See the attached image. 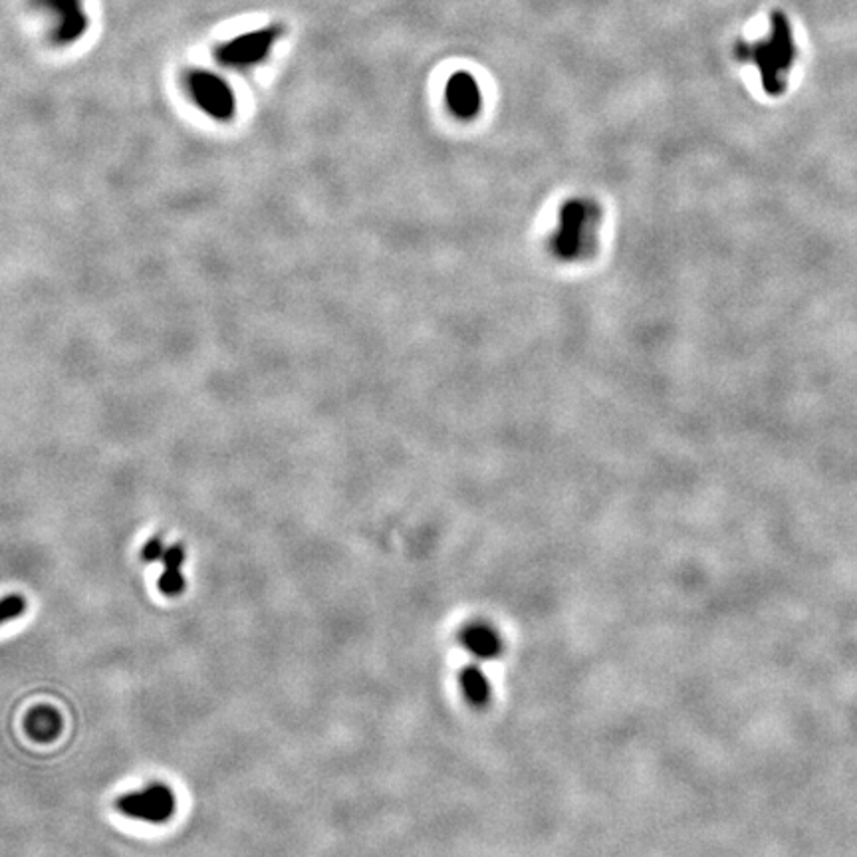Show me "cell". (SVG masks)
<instances>
[{"mask_svg":"<svg viewBox=\"0 0 857 857\" xmlns=\"http://www.w3.org/2000/svg\"><path fill=\"white\" fill-rule=\"evenodd\" d=\"M736 54L740 60L752 62L758 68L766 94L780 96L786 90V78L798 54L788 18L782 12H774L766 38L758 42H740Z\"/></svg>","mask_w":857,"mask_h":857,"instance_id":"1","label":"cell"},{"mask_svg":"<svg viewBox=\"0 0 857 857\" xmlns=\"http://www.w3.org/2000/svg\"><path fill=\"white\" fill-rule=\"evenodd\" d=\"M602 209L592 199H570L562 205L554 233L550 235L552 254L566 262H576L592 254L598 243Z\"/></svg>","mask_w":857,"mask_h":857,"instance_id":"2","label":"cell"},{"mask_svg":"<svg viewBox=\"0 0 857 857\" xmlns=\"http://www.w3.org/2000/svg\"><path fill=\"white\" fill-rule=\"evenodd\" d=\"M120 814L147 824H165L175 816L177 800L169 786L151 784L143 790L123 794L116 802Z\"/></svg>","mask_w":857,"mask_h":857,"instance_id":"3","label":"cell"},{"mask_svg":"<svg viewBox=\"0 0 857 857\" xmlns=\"http://www.w3.org/2000/svg\"><path fill=\"white\" fill-rule=\"evenodd\" d=\"M187 84L193 100L209 118L217 122H229L235 116V94L221 76L207 70H195L187 76Z\"/></svg>","mask_w":857,"mask_h":857,"instance_id":"4","label":"cell"},{"mask_svg":"<svg viewBox=\"0 0 857 857\" xmlns=\"http://www.w3.org/2000/svg\"><path fill=\"white\" fill-rule=\"evenodd\" d=\"M280 34H282L280 26H264V28L246 32L221 44L215 56L223 66H231V68L256 66L270 54Z\"/></svg>","mask_w":857,"mask_h":857,"instance_id":"5","label":"cell"},{"mask_svg":"<svg viewBox=\"0 0 857 857\" xmlns=\"http://www.w3.org/2000/svg\"><path fill=\"white\" fill-rule=\"evenodd\" d=\"M34 6L54 14L52 40L60 46L74 44L88 30V14L84 0H32Z\"/></svg>","mask_w":857,"mask_h":857,"instance_id":"6","label":"cell"},{"mask_svg":"<svg viewBox=\"0 0 857 857\" xmlns=\"http://www.w3.org/2000/svg\"><path fill=\"white\" fill-rule=\"evenodd\" d=\"M445 100L453 116H457L459 120H473L483 108L481 86L469 72H457L449 78Z\"/></svg>","mask_w":857,"mask_h":857,"instance_id":"7","label":"cell"},{"mask_svg":"<svg viewBox=\"0 0 857 857\" xmlns=\"http://www.w3.org/2000/svg\"><path fill=\"white\" fill-rule=\"evenodd\" d=\"M461 645L479 661H492L502 653V637L489 623H471L461 631Z\"/></svg>","mask_w":857,"mask_h":857,"instance_id":"8","label":"cell"},{"mask_svg":"<svg viewBox=\"0 0 857 857\" xmlns=\"http://www.w3.org/2000/svg\"><path fill=\"white\" fill-rule=\"evenodd\" d=\"M163 574L157 580V588L163 596L175 598L185 592V578L181 574L183 562H185V550L181 546L167 548L163 556Z\"/></svg>","mask_w":857,"mask_h":857,"instance_id":"9","label":"cell"},{"mask_svg":"<svg viewBox=\"0 0 857 857\" xmlns=\"http://www.w3.org/2000/svg\"><path fill=\"white\" fill-rule=\"evenodd\" d=\"M459 683H461V691H463L465 699L473 707H485V705H489L490 697H492V687H490L489 677L481 669V665H467L459 673Z\"/></svg>","mask_w":857,"mask_h":857,"instance_id":"10","label":"cell"},{"mask_svg":"<svg viewBox=\"0 0 857 857\" xmlns=\"http://www.w3.org/2000/svg\"><path fill=\"white\" fill-rule=\"evenodd\" d=\"M62 729V719L54 709L48 707H38L34 709L28 719H26V731L28 735L40 742H48L54 740L60 735Z\"/></svg>","mask_w":857,"mask_h":857,"instance_id":"11","label":"cell"},{"mask_svg":"<svg viewBox=\"0 0 857 857\" xmlns=\"http://www.w3.org/2000/svg\"><path fill=\"white\" fill-rule=\"evenodd\" d=\"M26 610V602H24V598L22 596H6L4 600H2V608H0V619L4 621V623H8V621H12V619H16V617H20L22 613Z\"/></svg>","mask_w":857,"mask_h":857,"instance_id":"12","label":"cell"},{"mask_svg":"<svg viewBox=\"0 0 857 857\" xmlns=\"http://www.w3.org/2000/svg\"><path fill=\"white\" fill-rule=\"evenodd\" d=\"M165 552H167V548H165L163 540L155 536V538H151V540L143 546V550H141V560H143V562H159V560H163Z\"/></svg>","mask_w":857,"mask_h":857,"instance_id":"13","label":"cell"}]
</instances>
